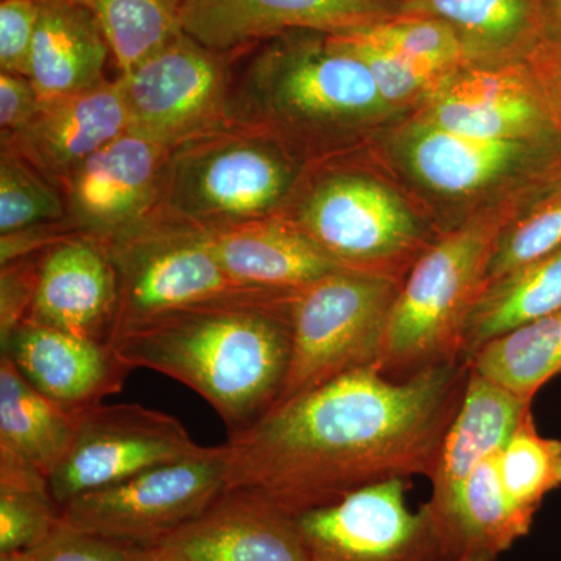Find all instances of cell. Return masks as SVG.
Instances as JSON below:
<instances>
[{
  "label": "cell",
  "mask_w": 561,
  "mask_h": 561,
  "mask_svg": "<svg viewBox=\"0 0 561 561\" xmlns=\"http://www.w3.org/2000/svg\"><path fill=\"white\" fill-rule=\"evenodd\" d=\"M470 373L459 360L391 379L370 365L278 402L224 443L227 489L298 516L391 479H431Z\"/></svg>",
  "instance_id": "cell-1"
},
{
  "label": "cell",
  "mask_w": 561,
  "mask_h": 561,
  "mask_svg": "<svg viewBox=\"0 0 561 561\" xmlns=\"http://www.w3.org/2000/svg\"><path fill=\"white\" fill-rule=\"evenodd\" d=\"M294 295L245 290L198 302L125 332L113 348L133 370L190 387L238 434L271 411L286 382Z\"/></svg>",
  "instance_id": "cell-2"
},
{
  "label": "cell",
  "mask_w": 561,
  "mask_h": 561,
  "mask_svg": "<svg viewBox=\"0 0 561 561\" xmlns=\"http://www.w3.org/2000/svg\"><path fill=\"white\" fill-rule=\"evenodd\" d=\"M405 117L328 33L275 36L232 76V124L271 133L309 164L346 157Z\"/></svg>",
  "instance_id": "cell-3"
},
{
  "label": "cell",
  "mask_w": 561,
  "mask_h": 561,
  "mask_svg": "<svg viewBox=\"0 0 561 561\" xmlns=\"http://www.w3.org/2000/svg\"><path fill=\"white\" fill-rule=\"evenodd\" d=\"M537 197L479 210L438 234L421 254L391 308L378 364L382 375L405 379L465 360L468 320L485 289L502 231Z\"/></svg>",
  "instance_id": "cell-4"
},
{
  "label": "cell",
  "mask_w": 561,
  "mask_h": 561,
  "mask_svg": "<svg viewBox=\"0 0 561 561\" xmlns=\"http://www.w3.org/2000/svg\"><path fill=\"white\" fill-rule=\"evenodd\" d=\"M371 142L421 202L440 210L438 234L479 210L537 197L561 176V135L476 138L408 116Z\"/></svg>",
  "instance_id": "cell-5"
},
{
  "label": "cell",
  "mask_w": 561,
  "mask_h": 561,
  "mask_svg": "<svg viewBox=\"0 0 561 561\" xmlns=\"http://www.w3.org/2000/svg\"><path fill=\"white\" fill-rule=\"evenodd\" d=\"M283 216L343 271L401 286L438 236L401 191L345 157L311 164Z\"/></svg>",
  "instance_id": "cell-6"
},
{
  "label": "cell",
  "mask_w": 561,
  "mask_h": 561,
  "mask_svg": "<svg viewBox=\"0 0 561 561\" xmlns=\"http://www.w3.org/2000/svg\"><path fill=\"white\" fill-rule=\"evenodd\" d=\"M309 168L271 133L234 124L169 151L161 208L205 230L283 216Z\"/></svg>",
  "instance_id": "cell-7"
},
{
  "label": "cell",
  "mask_w": 561,
  "mask_h": 561,
  "mask_svg": "<svg viewBox=\"0 0 561 561\" xmlns=\"http://www.w3.org/2000/svg\"><path fill=\"white\" fill-rule=\"evenodd\" d=\"M400 287L393 279L342 268L298 290L290 301L289 371L276 404L378 365Z\"/></svg>",
  "instance_id": "cell-8"
},
{
  "label": "cell",
  "mask_w": 561,
  "mask_h": 561,
  "mask_svg": "<svg viewBox=\"0 0 561 561\" xmlns=\"http://www.w3.org/2000/svg\"><path fill=\"white\" fill-rule=\"evenodd\" d=\"M105 247L119 289L111 346L164 313L247 290L221 268L208 230L162 208Z\"/></svg>",
  "instance_id": "cell-9"
},
{
  "label": "cell",
  "mask_w": 561,
  "mask_h": 561,
  "mask_svg": "<svg viewBox=\"0 0 561 561\" xmlns=\"http://www.w3.org/2000/svg\"><path fill=\"white\" fill-rule=\"evenodd\" d=\"M228 486L225 445L91 491L61 507V523L135 549L154 548L194 522Z\"/></svg>",
  "instance_id": "cell-10"
},
{
  "label": "cell",
  "mask_w": 561,
  "mask_h": 561,
  "mask_svg": "<svg viewBox=\"0 0 561 561\" xmlns=\"http://www.w3.org/2000/svg\"><path fill=\"white\" fill-rule=\"evenodd\" d=\"M231 55L183 33L119 80L128 128L173 149L231 127Z\"/></svg>",
  "instance_id": "cell-11"
},
{
  "label": "cell",
  "mask_w": 561,
  "mask_h": 561,
  "mask_svg": "<svg viewBox=\"0 0 561 561\" xmlns=\"http://www.w3.org/2000/svg\"><path fill=\"white\" fill-rule=\"evenodd\" d=\"M205 448L168 413L140 404H99L77 416L69 451L51 472L47 486L61 511L76 497Z\"/></svg>",
  "instance_id": "cell-12"
},
{
  "label": "cell",
  "mask_w": 561,
  "mask_h": 561,
  "mask_svg": "<svg viewBox=\"0 0 561 561\" xmlns=\"http://www.w3.org/2000/svg\"><path fill=\"white\" fill-rule=\"evenodd\" d=\"M408 479H391L297 516L308 561H443L424 505L412 511Z\"/></svg>",
  "instance_id": "cell-13"
},
{
  "label": "cell",
  "mask_w": 561,
  "mask_h": 561,
  "mask_svg": "<svg viewBox=\"0 0 561 561\" xmlns=\"http://www.w3.org/2000/svg\"><path fill=\"white\" fill-rule=\"evenodd\" d=\"M411 116L457 135L537 139L561 127L527 60L467 62L443 77Z\"/></svg>",
  "instance_id": "cell-14"
},
{
  "label": "cell",
  "mask_w": 561,
  "mask_h": 561,
  "mask_svg": "<svg viewBox=\"0 0 561 561\" xmlns=\"http://www.w3.org/2000/svg\"><path fill=\"white\" fill-rule=\"evenodd\" d=\"M169 151L128 128L88 158L60 186L70 230L108 245L158 213Z\"/></svg>",
  "instance_id": "cell-15"
},
{
  "label": "cell",
  "mask_w": 561,
  "mask_h": 561,
  "mask_svg": "<svg viewBox=\"0 0 561 561\" xmlns=\"http://www.w3.org/2000/svg\"><path fill=\"white\" fill-rule=\"evenodd\" d=\"M400 10V0H181V22L206 49L231 55L289 32L364 31Z\"/></svg>",
  "instance_id": "cell-16"
},
{
  "label": "cell",
  "mask_w": 561,
  "mask_h": 561,
  "mask_svg": "<svg viewBox=\"0 0 561 561\" xmlns=\"http://www.w3.org/2000/svg\"><path fill=\"white\" fill-rule=\"evenodd\" d=\"M172 561H308L297 516L250 489H227L154 548Z\"/></svg>",
  "instance_id": "cell-17"
},
{
  "label": "cell",
  "mask_w": 561,
  "mask_h": 561,
  "mask_svg": "<svg viewBox=\"0 0 561 561\" xmlns=\"http://www.w3.org/2000/svg\"><path fill=\"white\" fill-rule=\"evenodd\" d=\"M117 308L116 271L103 243L72 234L41 251L27 320L111 345Z\"/></svg>",
  "instance_id": "cell-18"
},
{
  "label": "cell",
  "mask_w": 561,
  "mask_h": 561,
  "mask_svg": "<svg viewBox=\"0 0 561 561\" xmlns=\"http://www.w3.org/2000/svg\"><path fill=\"white\" fill-rule=\"evenodd\" d=\"M2 356L62 411L80 415L119 393L128 373L113 346L24 320L0 337Z\"/></svg>",
  "instance_id": "cell-19"
},
{
  "label": "cell",
  "mask_w": 561,
  "mask_h": 561,
  "mask_svg": "<svg viewBox=\"0 0 561 561\" xmlns=\"http://www.w3.org/2000/svg\"><path fill=\"white\" fill-rule=\"evenodd\" d=\"M128 130L119 80L43 102L35 119L21 133L2 144L35 165L58 187L88 158Z\"/></svg>",
  "instance_id": "cell-20"
},
{
  "label": "cell",
  "mask_w": 561,
  "mask_h": 561,
  "mask_svg": "<svg viewBox=\"0 0 561 561\" xmlns=\"http://www.w3.org/2000/svg\"><path fill=\"white\" fill-rule=\"evenodd\" d=\"M208 231L221 268L242 289L294 295L342 271L286 216Z\"/></svg>",
  "instance_id": "cell-21"
},
{
  "label": "cell",
  "mask_w": 561,
  "mask_h": 561,
  "mask_svg": "<svg viewBox=\"0 0 561 561\" xmlns=\"http://www.w3.org/2000/svg\"><path fill=\"white\" fill-rule=\"evenodd\" d=\"M531 404L471 370L459 412L446 434L430 479L432 493L423 505L431 519L445 515L471 472L504 449L531 411Z\"/></svg>",
  "instance_id": "cell-22"
},
{
  "label": "cell",
  "mask_w": 561,
  "mask_h": 561,
  "mask_svg": "<svg viewBox=\"0 0 561 561\" xmlns=\"http://www.w3.org/2000/svg\"><path fill=\"white\" fill-rule=\"evenodd\" d=\"M77 416L44 398L0 357V485L47 486L69 451Z\"/></svg>",
  "instance_id": "cell-23"
},
{
  "label": "cell",
  "mask_w": 561,
  "mask_h": 561,
  "mask_svg": "<svg viewBox=\"0 0 561 561\" xmlns=\"http://www.w3.org/2000/svg\"><path fill=\"white\" fill-rule=\"evenodd\" d=\"M111 50L87 7L69 0L41 2L28 79L43 102L92 90L105 77Z\"/></svg>",
  "instance_id": "cell-24"
},
{
  "label": "cell",
  "mask_w": 561,
  "mask_h": 561,
  "mask_svg": "<svg viewBox=\"0 0 561 561\" xmlns=\"http://www.w3.org/2000/svg\"><path fill=\"white\" fill-rule=\"evenodd\" d=\"M400 13L451 25L476 65L526 60L541 36V0H408Z\"/></svg>",
  "instance_id": "cell-25"
},
{
  "label": "cell",
  "mask_w": 561,
  "mask_h": 561,
  "mask_svg": "<svg viewBox=\"0 0 561 561\" xmlns=\"http://www.w3.org/2000/svg\"><path fill=\"white\" fill-rule=\"evenodd\" d=\"M560 309L561 245L486 284L468 320L465 360L486 342Z\"/></svg>",
  "instance_id": "cell-26"
},
{
  "label": "cell",
  "mask_w": 561,
  "mask_h": 561,
  "mask_svg": "<svg viewBox=\"0 0 561 561\" xmlns=\"http://www.w3.org/2000/svg\"><path fill=\"white\" fill-rule=\"evenodd\" d=\"M472 371L534 402L561 376V309L486 342L470 359Z\"/></svg>",
  "instance_id": "cell-27"
},
{
  "label": "cell",
  "mask_w": 561,
  "mask_h": 561,
  "mask_svg": "<svg viewBox=\"0 0 561 561\" xmlns=\"http://www.w3.org/2000/svg\"><path fill=\"white\" fill-rule=\"evenodd\" d=\"M94 14L121 73L183 35L181 0H79Z\"/></svg>",
  "instance_id": "cell-28"
},
{
  "label": "cell",
  "mask_w": 561,
  "mask_h": 561,
  "mask_svg": "<svg viewBox=\"0 0 561 561\" xmlns=\"http://www.w3.org/2000/svg\"><path fill=\"white\" fill-rule=\"evenodd\" d=\"M497 461L508 500L534 522L545 497L561 486V442L542 437L530 411L513 432Z\"/></svg>",
  "instance_id": "cell-29"
},
{
  "label": "cell",
  "mask_w": 561,
  "mask_h": 561,
  "mask_svg": "<svg viewBox=\"0 0 561 561\" xmlns=\"http://www.w3.org/2000/svg\"><path fill=\"white\" fill-rule=\"evenodd\" d=\"M57 184L14 151L0 153V234L68 221Z\"/></svg>",
  "instance_id": "cell-30"
},
{
  "label": "cell",
  "mask_w": 561,
  "mask_h": 561,
  "mask_svg": "<svg viewBox=\"0 0 561 561\" xmlns=\"http://www.w3.org/2000/svg\"><path fill=\"white\" fill-rule=\"evenodd\" d=\"M357 33L438 77L467 65L459 36L438 18L398 13Z\"/></svg>",
  "instance_id": "cell-31"
},
{
  "label": "cell",
  "mask_w": 561,
  "mask_h": 561,
  "mask_svg": "<svg viewBox=\"0 0 561 561\" xmlns=\"http://www.w3.org/2000/svg\"><path fill=\"white\" fill-rule=\"evenodd\" d=\"M561 245V176L502 231L489 280L500 278Z\"/></svg>",
  "instance_id": "cell-32"
},
{
  "label": "cell",
  "mask_w": 561,
  "mask_h": 561,
  "mask_svg": "<svg viewBox=\"0 0 561 561\" xmlns=\"http://www.w3.org/2000/svg\"><path fill=\"white\" fill-rule=\"evenodd\" d=\"M332 39L341 49L364 62L383 101L405 116L415 113L443 79L357 32L332 35Z\"/></svg>",
  "instance_id": "cell-33"
},
{
  "label": "cell",
  "mask_w": 561,
  "mask_h": 561,
  "mask_svg": "<svg viewBox=\"0 0 561 561\" xmlns=\"http://www.w3.org/2000/svg\"><path fill=\"white\" fill-rule=\"evenodd\" d=\"M60 523L47 486L0 485V553L31 551Z\"/></svg>",
  "instance_id": "cell-34"
},
{
  "label": "cell",
  "mask_w": 561,
  "mask_h": 561,
  "mask_svg": "<svg viewBox=\"0 0 561 561\" xmlns=\"http://www.w3.org/2000/svg\"><path fill=\"white\" fill-rule=\"evenodd\" d=\"M39 13V0L0 2V72L28 76Z\"/></svg>",
  "instance_id": "cell-35"
},
{
  "label": "cell",
  "mask_w": 561,
  "mask_h": 561,
  "mask_svg": "<svg viewBox=\"0 0 561 561\" xmlns=\"http://www.w3.org/2000/svg\"><path fill=\"white\" fill-rule=\"evenodd\" d=\"M138 549L106 540L60 523L49 537L31 549L32 561H131Z\"/></svg>",
  "instance_id": "cell-36"
},
{
  "label": "cell",
  "mask_w": 561,
  "mask_h": 561,
  "mask_svg": "<svg viewBox=\"0 0 561 561\" xmlns=\"http://www.w3.org/2000/svg\"><path fill=\"white\" fill-rule=\"evenodd\" d=\"M39 253L2 265L0 271V337L27 320L35 290Z\"/></svg>",
  "instance_id": "cell-37"
},
{
  "label": "cell",
  "mask_w": 561,
  "mask_h": 561,
  "mask_svg": "<svg viewBox=\"0 0 561 561\" xmlns=\"http://www.w3.org/2000/svg\"><path fill=\"white\" fill-rule=\"evenodd\" d=\"M41 106L43 101L28 77L0 72V142L24 130Z\"/></svg>",
  "instance_id": "cell-38"
},
{
  "label": "cell",
  "mask_w": 561,
  "mask_h": 561,
  "mask_svg": "<svg viewBox=\"0 0 561 561\" xmlns=\"http://www.w3.org/2000/svg\"><path fill=\"white\" fill-rule=\"evenodd\" d=\"M76 234L68 221L36 225L24 230L0 234V265L41 253L55 242Z\"/></svg>",
  "instance_id": "cell-39"
},
{
  "label": "cell",
  "mask_w": 561,
  "mask_h": 561,
  "mask_svg": "<svg viewBox=\"0 0 561 561\" xmlns=\"http://www.w3.org/2000/svg\"><path fill=\"white\" fill-rule=\"evenodd\" d=\"M526 60L561 127V46L540 39Z\"/></svg>",
  "instance_id": "cell-40"
},
{
  "label": "cell",
  "mask_w": 561,
  "mask_h": 561,
  "mask_svg": "<svg viewBox=\"0 0 561 561\" xmlns=\"http://www.w3.org/2000/svg\"><path fill=\"white\" fill-rule=\"evenodd\" d=\"M540 39L561 46V0H541Z\"/></svg>",
  "instance_id": "cell-41"
},
{
  "label": "cell",
  "mask_w": 561,
  "mask_h": 561,
  "mask_svg": "<svg viewBox=\"0 0 561 561\" xmlns=\"http://www.w3.org/2000/svg\"><path fill=\"white\" fill-rule=\"evenodd\" d=\"M131 561H172L158 549H138Z\"/></svg>",
  "instance_id": "cell-42"
},
{
  "label": "cell",
  "mask_w": 561,
  "mask_h": 561,
  "mask_svg": "<svg viewBox=\"0 0 561 561\" xmlns=\"http://www.w3.org/2000/svg\"><path fill=\"white\" fill-rule=\"evenodd\" d=\"M0 561H32L31 552L18 551L0 553Z\"/></svg>",
  "instance_id": "cell-43"
},
{
  "label": "cell",
  "mask_w": 561,
  "mask_h": 561,
  "mask_svg": "<svg viewBox=\"0 0 561 561\" xmlns=\"http://www.w3.org/2000/svg\"><path fill=\"white\" fill-rule=\"evenodd\" d=\"M39 2H44V0H39ZM69 2H79V0H69Z\"/></svg>",
  "instance_id": "cell-44"
},
{
  "label": "cell",
  "mask_w": 561,
  "mask_h": 561,
  "mask_svg": "<svg viewBox=\"0 0 561 561\" xmlns=\"http://www.w3.org/2000/svg\"><path fill=\"white\" fill-rule=\"evenodd\" d=\"M401 3L408 2V0H400Z\"/></svg>",
  "instance_id": "cell-45"
}]
</instances>
